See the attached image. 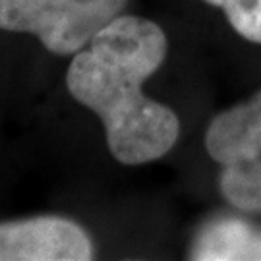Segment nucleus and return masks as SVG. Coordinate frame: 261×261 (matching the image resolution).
Masks as SVG:
<instances>
[{
	"label": "nucleus",
	"mask_w": 261,
	"mask_h": 261,
	"mask_svg": "<svg viewBox=\"0 0 261 261\" xmlns=\"http://www.w3.org/2000/svg\"><path fill=\"white\" fill-rule=\"evenodd\" d=\"M167 50V35L155 21L120 14L70 62L68 91L103 120L107 145L122 165L157 161L178 141L176 112L141 91Z\"/></svg>",
	"instance_id": "nucleus-1"
},
{
	"label": "nucleus",
	"mask_w": 261,
	"mask_h": 261,
	"mask_svg": "<svg viewBox=\"0 0 261 261\" xmlns=\"http://www.w3.org/2000/svg\"><path fill=\"white\" fill-rule=\"evenodd\" d=\"M128 0H0V29L29 33L53 55H75Z\"/></svg>",
	"instance_id": "nucleus-3"
},
{
	"label": "nucleus",
	"mask_w": 261,
	"mask_h": 261,
	"mask_svg": "<svg viewBox=\"0 0 261 261\" xmlns=\"http://www.w3.org/2000/svg\"><path fill=\"white\" fill-rule=\"evenodd\" d=\"M87 259H93V244L75 221L43 215L0 223V261Z\"/></svg>",
	"instance_id": "nucleus-4"
},
{
	"label": "nucleus",
	"mask_w": 261,
	"mask_h": 261,
	"mask_svg": "<svg viewBox=\"0 0 261 261\" xmlns=\"http://www.w3.org/2000/svg\"><path fill=\"white\" fill-rule=\"evenodd\" d=\"M192 259H261V230L238 219L215 221L197 236Z\"/></svg>",
	"instance_id": "nucleus-5"
},
{
	"label": "nucleus",
	"mask_w": 261,
	"mask_h": 261,
	"mask_svg": "<svg viewBox=\"0 0 261 261\" xmlns=\"http://www.w3.org/2000/svg\"><path fill=\"white\" fill-rule=\"evenodd\" d=\"M205 149L221 165L224 199L240 211L261 215V89L215 116L205 132Z\"/></svg>",
	"instance_id": "nucleus-2"
},
{
	"label": "nucleus",
	"mask_w": 261,
	"mask_h": 261,
	"mask_svg": "<svg viewBox=\"0 0 261 261\" xmlns=\"http://www.w3.org/2000/svg\"><path fill=\"white\" fill-rule=\"evenodd\" d=\"M224 10L228 23L240 37L261 45V0H205Z\"/></svg>",
	"instance_id": "nucleus-6"
}]
</instances>
